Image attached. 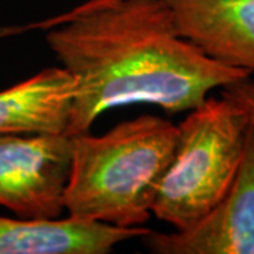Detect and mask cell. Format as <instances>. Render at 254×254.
Here are the masks:
<instances>
[{"label":"cell","mask_w":254,"mask_h":254,"mask_svg":"<svg viewBox=\"0 0 254 254\" xmlns=\"http://www.w3.org/2000/svg\"><path fill=\"white\" fill-rule=\"evenodd\" d=\"M46 40L75 82L69 136L122 106L190 112L210 91L253 75L187 40L164 0H85L55 20Z\"/></svg>","instance_id":"6da1fadb"},{"label":"cell","mask_w":254,"mask_h":254,"mask_svg":"<svg viewBox=\"0 0 254 254\" xmlns=\"http://www.w3.org/2000/svg\"><path fill=\"white\" fill-rule=\"evenodd\" d=\"M177 138L178 126L154 115L122 122L100 136H72L65 212L113 226H144Z\"/></svg>","instance_id":"7a4b0ae2"},{"label":"cell","mask_w":254,"mask_h":254,"mask_svg":"<svg viewBox=\"0 0 254 254\" xmlns=\"http://www.w3.org/2000/svg\"><path fill=\"white\" fill-rule=\"evenodd\" d=\"M178 126L173 160L153 203V216L175 230L190 226L225 196L243 160L250 122L239 105L208 96Z\"/></svg>","instance_id":"3957f363"},{"label":"cell","mask_w":254,"mask_h":254,"mask_svg":"<svg viewBox=\"0 0 254 254\" xmlns=\"http://www.w3.org/2000/svg\"><path fill=\"white\" fill-rule=\"evenodd\" d=\"M71 160L66 133H0V206L20 218H61Z\"/></svg>","instance_id":"277c9868"},{"label":"cell","mask_w":254,"mask_h":254,"mask_svg":"<svg viewBox=\"0 0 254 254\" xmlns=\"http://www.w3.org/2000/svg\"><path fill=\"white\" fill-rule=\"evenodd\" d=\"M157 254H254V127L243 160L225 196L190 226L171 233L148 230L141 237Z\"/></svg>","instance_id":"5b68a950"},{"label":"cell","mask_w":254,"mask_h":254,"mask_svg":"<svg viewBox=\"0 0 254 254\" xmlns=\"http://www.w3.org/2000/svg\"><path fill=\"white\" fill-rule=\"evenodd\" d=\"M182 36L219 63L254 73V0H164Z\"/></svg>","instance_id":"8992f818"},{"label":"cell","mask_w":254,"mask_h":254,"mask_svg":"<svg viewBox=\"0 0 254 254\" xmlns=\"http://www.w3.org/2000/svg\"><path fill=\"white\" fill-rule=\"evenodd\" d=\"M148 227H120L89 219L0 216V254H108L141 239Z\"/></svg>","instance_id":"52a82bcc"},{"label":"cell","mask_w":254,"mask_h":254,"mask_svg":"<svg viewBox=\"0 0 254 254\" xmlns=\"http://www.w3.org/2000/svg\"><path fill=\"white\" fill-rule=\"evenodd\" d=\"M75 82L51 66L0 91V133H66Z\"/></svg>","instance_id":"ba28073f"},{"label":"cell","mask_w":254,"mask_h":254,"mask_svg":"<svg viewBox=\"0 0 254 254\" xmlns=\"http://www.w3.org/2000/svg\"><path fill=\"white\" fill-rule=\"evenodd\" d=\"M220 95L233 100L245 110L250 125L254 127V79L252 76L226 85L220 89Z\"/></svg>","instance_id":"9c48e42d"}]
</instances>
